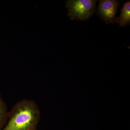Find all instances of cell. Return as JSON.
Returning <instances> with one entry per match:
<instances>
[{"instance_id": "1", "label": "cell", "mask_w": 130, "mask_h": 130, "mask_svg": "<svg viewBox=\"0 0 130 130\" xmlns=\"http://www.w3.org/2000/svg\"><path fill=\"white\" fill-rule=\"evenodd\" d=\"M41 112L32 100L24 99L18 102L9 111L8 120L1 130H32L36 129Z\"/></svg>"}, {"instance_id": "2", "label": "cell", "mask_w": 130, "mask_h": 130, "mask_svg": "<svg viewBox=\"0 0 130 130\" xmlns=\"http://www.w3.org/2000/svg\"><path fill=\"white\" fill-rule=\"evenodd\" d=\"M95 0H69L66 2L68 16L71 20H85L94 13Z\"/></svg>"}, {"instance_id": "3", "label": "cell", "mask_w": 130, "mask_h": 130, "mask_svg": "<svg viewBox=\"0 0 130 130\" xmlns=\"http://www.w3.org/2000/svg\"><path fill=\"white\" fill-rule=\"evenodd\" d=\"M120 3L117 0H101L97 10L98 15L107 24L115 23L116 13Z\"/></svg>"}, {"instance_id": "4", "label": "cell", "mask_w": 130, "mask_h": 130, "mask_svg": "<svg viewBox=\"0 0 130 130\" xmlns=\"http://www.w3.org/2000/svg\"><path fill=\"white\" fill-rule=\"evenodd\" d=\"M115 23L119 24L120 27H125L130 24V1L123 3V6L120 10V14L116 18Z\"/></svg>"}, {"instance_id": "5", "label": "cell", "mask_w": 130, "mask_h": 130, "mask_svg": "<svg viewBox=\"0 0 130 130\" xmlns=\"http://www.w3.org/2000/svg\"><path fill=\"white\" fill-rule=\"evenodd\" d=\"M9 114V111L6 103L0 94V130H1L6 125L8 120Z\"/></svg>"}, {"instance_id": "6", "label": "cell", "mask_w": 130, "mask_h": 130, "mask_svg": "<svg viewBox=\"0 0 130 130\" xmlns=\"http://www.w3.org/2000/svg\"><path fill=\"white\" fill-rule=\"evenodd\" d=\"M37 130V129H33V130Z\"/></svg>"}]
</instances>
